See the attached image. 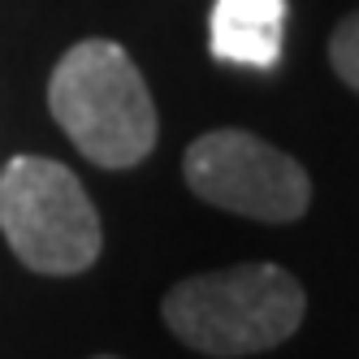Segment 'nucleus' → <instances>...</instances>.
<instances>
[{
    "label": "nucleus",
    "instance_id": "nucleus-6",
    "mask_svg": "<svg viewBox=\"0 0 359 359\" xmlns=\"http://www.w3.org/2000/svg\"><path fill=\"white\" fill-rule=\"evenodd\" d=\"M329 61H333V69H338V79L351 91H359V13H351L342 27L333 31V39H329Z\"/></svg>",
    "mask_w": 359,
    "mask_h": 359
},
{
    "label": "nucleus",
    "instance_id": "nucleus-3",
    "mask_svg": "<svg viewBox=\"0 0 359 359\" xmlns=\"http://www.w3.org/2000/svg\"><path fill=\"white\" fill-rule=\"evenodd\" d=\"M0 234L27 269L74 277L100 255V212L61 161L13 156L0 169Z\"/></svg>",
    "mask_w": 359,
    "mask_h": 359
},
{
    "label": "nucleus",
    "instance_id": "nucleus-7",
    "mask_svg": "<svg viewBox=\"0 0 359 359\" xmlns=\"http://www.w3.org/2000/svg\"><path fill=\"white\" fill-rule=\"evenodd\" d=\"M100 359H113V355H100Z\"/></svg>",
    "mask_w": 359,
    "mask_h": 359
},
{
    "label": "nucleus",
    "instance_id": "nucleus-5",
    "mask_svg": "<svg viewBox=\"0 0 359 359\" xmlns=\"http://www.w3.org/2000/svg\"><path fill=\"white\" fill-rule=\"evenodd\" d=\"M286 0H217L208 18V48L225 65L273 69L281 61Z\"/></svg>",
    "mask_w": 359,
    "mask_h": 359
},
{
    "label": "nucleus",
    "instance_id": "nucleus-1",
    "mask_svg": "<svg viewBox=\"0 0 359 359\" xmlns=\"http://www.w3.org/2000/svg\"><path fill=\"white\" fill-rule=\"evenodd\" d=\"M48 109L100 169H130L156 147V109L139 65L113 39H83L57 61Z\"/></svg>",
    "mask_w": 359,
    "mask_h": 359
},
{
    "label": "nucleus",
    "instance_id": "nucleus-4",
    "mask_svg": "<svg viewBox=\"0 0 359 359\" xmlns=\"http://www.w3.org/2000/svg\"><path fill=\"white\" fill-rule=\"evenodd\" d=\"M182 173L199 199L251 221H299L312 182L294 156L247 130H212L187 147Z\"/></svg>",
    "mask_w": 359,
    "mask_h": 359
},
{
    "label": "nucleus",
    "instance_id": "nucleus-2",
    "mask_svg": "<svg viewBox=\"0 0 359 359\" xmlns=\"http://www.w3.org/2000/svg\"><path fill=\"white\" fill-rule=\"evenodd\" d=\"M161 312L187 346L217 359H238L286 342L303 325L307 294L277 264H234L177 281Z\"/></svg>",
    "mask_w": 359,
    "mask_h": 359
}]
</instances>
